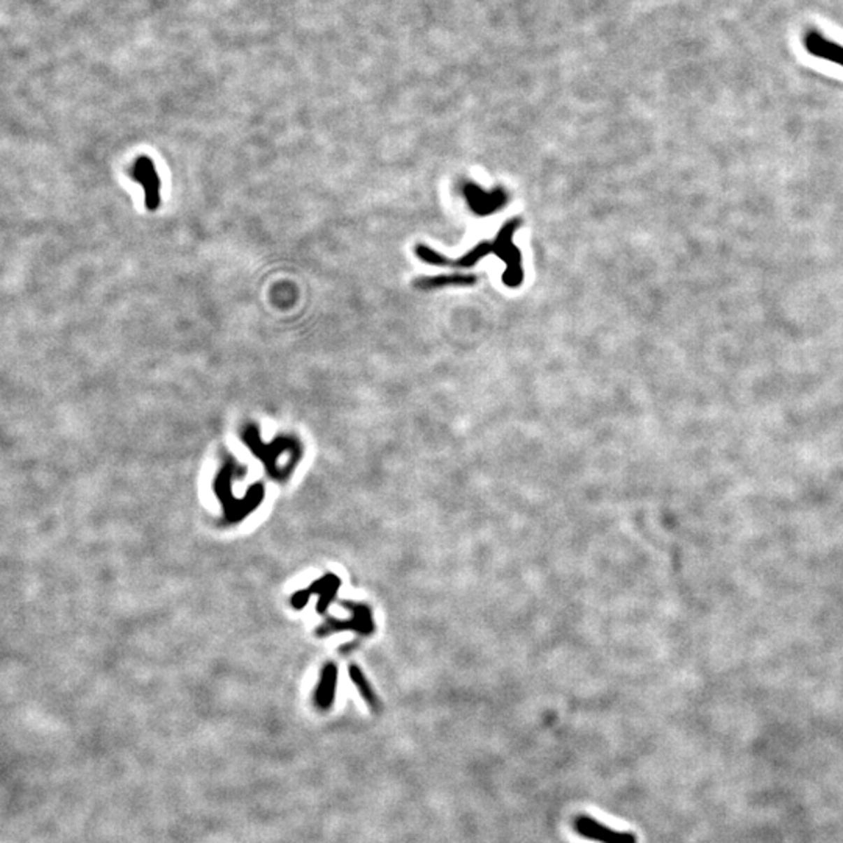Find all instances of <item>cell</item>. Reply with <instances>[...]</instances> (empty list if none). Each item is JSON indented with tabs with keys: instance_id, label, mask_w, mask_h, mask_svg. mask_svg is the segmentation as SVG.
Listing matches in <instances>:
<instances>
[{
	"instance_id": "1",
	"label": "cell",
	"mask_w": 843,
	"mask_h": 843,
	"mask_svg": "<svg viewBox=\"0 0 843 843\" xmlns=\"http://www.w3.org/2000/svg\"><path fill=\"white\" fill-rule=\"evenodd\" d=\"M519 225H520L519 219L510 220V222L503 225V229L500 230L498 236L493 243L495 253H497L498 258L503 259L507 266V272L505 273V283L507 286H519L521 278H524V272H521L520 252L515 249L512 244V236Z\"/></svg>"
},
{
	"instance_id": "4",
	"label": "cell",
	"mask_w": 843,
	"mask_h": 843,
	"mask_svg": "<svg viewBox=\"0 0 843 843\" xmlns=\"http://www.w3.org/2000/svg\"><path fill=\"white\" fill-rule=\"evenodd\" d=\"M133 178L144 187L145 192V208L155 211L159 206V177L149 157H139L133 166Z\"/></svg>"
},
{
	"instance_id": "2",
	"label": "cell",
	"mask_w": 843,
	"mask_h": 843,
	"mask_svg": "<svg viewBox=\"0 0 843 843\" xmlns=\"http://www.w3.org/2000/svg\"><path fill=\"white\" fill-rule=\"evenodd\" d=\"M573 828L578 835L598 843H637V837L628 831H615L589 815H578L573 820Z\"/></svg>"
},
{
	"instance_id": "6",
	"label": "cell",
	"mask_w": 843,
	"mask_h": 843,
	"mask_svg": "<svg viewBox=\"0 0 843 843\" xmlns=\"http://www.w3.org/2000/svg\"><path fill=\"white\" fill-rule=\"evenodd\" d=\"M466 196H467L468 203H470V206H472V210L477 211L478 214L493 212L495 210L501 208V205L505 203V194L501 191L487 194L484 191H481L478 186H473V185H467Z\"/></svg>"
},
{
	"instance_id": "3",
	"label": "cell",
	"mask_w": 843,
	"mask_h": 843,
	"mask_svg": "<svg viewBox=\"0 0 843 843\" xmlns=\"http://www.w3.org/2000/svg\"><path fill=\"white\" fill-rule=\"evenodd\" d=\"M491 252H495V245L493 243H487V240H483V243H480L477 247H475L473 250H470L467 253V255L461 257L459 259H452L447 258L444 255H440V253L434 252L433 249L426 245H417L416 247V253L417 257L425 261L428 264H434V266H450V267H458V269H468V267H472L478 263L481 258H484L489 255Z\"/></svg>"
},
{
	"instance_id": "5",
	"label": "cell",
	"mask_w": 843,
	"mask_h": 843,
	"mask_svg": "<svg viewBox=\"0 0 843 843\" xmlns=\"http://www.w3.org/2000/svg\"><path fill=\"white\" fill-rule=\"evenodd\" d=\"M805 47L811 55L835 63L843 68V47L820 35L819 31L809 30L806 33Z\"/></svg>"
},
{
	"instance_id": "8",
	"label": "cell",
	"mask_w": 843,
	"mask_h": 843,
	"mask_svg": "<svg viewBox=\"0 0 843 843\" xmlns=\"http://www.w3.org/2000/svg\"><path fill=\"white\" fill-rule=\"evenodd\" d=\"M334 691H336V670H334L333 667H328L322 681H320L319 689H317V695H316V702L320 709H330L333 701H334Z\"/></svg>"
},
{
	"instance_id": "7",
	"label": "cell",
	"mask_w": 843,
	"mask_h": 843,
	"mask_svg": "<svg viewBox=\"0 0 843 843\" xmlns=\"http://www.w3.org/2000/svg\"><path fill=\"white\" fill-rule=\"evenodd\" d=\"M478 277L475 275H439V277H425L417 278L414 281V286L417 289H438V287L445 286H470L477 283Z\"/></svg>"
},
{
	"instance_id": "9",
	"label": "cell",
	"mask_w": 843,
	"mask_h": 843,
	"mask_svg": "<svg viewBox=\"0 0 843 843\" xmlns=\"http://www.w3.org/2000/svg\"><path fill=\"white\" fill-rule=\"evenodd\" d=\"M349 673H350V677H352V679L354 682V686L358 687L361 697H363L364 701L367 702V706H369L373 712H380L381 702H380V700L377 697V693L373 692V689L369 684V681L366 679L363 672H361L358 667H350Z\"/></svg>"
}]
</instances>
